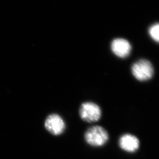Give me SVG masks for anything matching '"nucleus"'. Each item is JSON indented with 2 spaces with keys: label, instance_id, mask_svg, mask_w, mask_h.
<instances>
[{
  "label": "nucleus",
  "instance_id": "obj_1",
  "mask_svg": "<svg viewBox=\"0 0 159 159\" xmlns=\"http://www.w3.org/2000/svg\"><path fill=\"white\" fill-rule=\"evenodd\" d=\"M85 141L92 146L99 147L108 141V134L107 131L100 126H93L85 132Z\"/></svg>",
  "mask_w": 159,
  "mask_h": 159
},
{
  "label": "nucleus",
  "instance_id": "obj_2",
  "mask_svg": "<svg viewBox=\"0 0 159 159\" xmlns=\"http://www.w3.org/2000/svg\"><path fill=\"white\" fill-rule=\"evenodd\" d=\"M131 73L139 81H147L153 76V66L148 60L142 59L133 64Z\"/></svg>",
  "mask_w": 159,
  "mask_h": 159
},
{
  "label": "nucleus",
  "instance_id": "obj_3",
  "mask_svg": "<svg viewBox=\"0 0 159 159\" xmlns=\"http://www.w3.org/2000/svg\"><path fill=\"white\" fill-rule=\"evenodd\" d=\"M80 116L81 119L88 123L96 122L100 119L102 110L100 107L94 102L83 103L80 108Z\"/></svg>",
  "mask_w": 159,
  "mask_h": 159
},
{
  "label": "nucleus",
  "instance_id": "obj_4",
  "mask_svg": "<svg viewBox=\"0 0 159 159\" xmlns=\"http://www.w3.org/2000/svg\"><path fill=\"white\" fill-rule=\"evenodd\" d=\"M46 130L54 135L62 134L65 129V123L63 119L58 115L52 114L49 115L45 121Z\"/></svg>",
  "mask_w": 159,
  "mask_h": 159
},
{
  "label": "nucleus",
  "instance_id": "obj_5",
  "mask_svg": "<svg viewBox=\"0 0 159 159\" xmlns=\"http://www.w3.org/2000/svg\"><path fill=\"white\" fill-rule=\"evenodd\" d=\"M111 49L116 56L125 58L130 55L131 46L127 40L123 39H116L112 41Z\"/></svg>",
  "mask_w": 159,
  "mask_h": 159
},
{
  "label": "nucleus",
  "instance_id": "obj_6",
  "mask_svg": "<svg viewBox=\"0 0 159 159\" xmlns=\"http://www.w3.org/2000/svg\"><path fill=\"white\" fill-rule=\"evenodd\" d=\"M120 148L127 152H134L139 148L140 142L136 137L127 134L120 137L119 140Z\"/></svg>",
  "mask_w": 159,
  "mask_h": 159
},
{
  "label": "nucleus",
  "instance_id": "obj_7",
  "mask_svg": "<svg viewBox=\"0 0 159 159\" xmlns=\"http://www.w3.org/2000/svg\"><path fill=\"white\" fill-rule=\"evenodd\" d=\"M149 34L154 41L159 43V23L154 24L149 29Z\"/></svg>",
  "mask_w": 159,
  "mask_h": 159
}]
</instances>
